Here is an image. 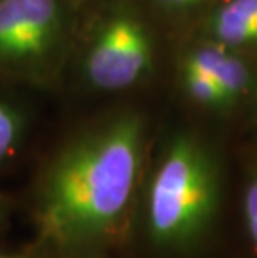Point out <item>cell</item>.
<instances>
[{
	"label": "cell",
	"instance_id": "6da1fadb",
	"mask_svg": "<svg viewBox=\"0 0 257 258\" xmlns=\"http://www.w3.org/2000/svg\"><path fill=\"white\" fill-rule=\"evenodd\" d=\"M140 145L142 125L132 115L70 144L43 180L42 233L65 248L89 246L111 235L132 199Z\"/></svg>",
	"mask_w": 257,
	"mask_h": 258
},
{
	"label": "cell",
	"instance_id": "7a4b0ae2",
	"mask_svg": "<svg viewBox=\"0 0 257 258\" xmlns=\"http://www.w3.org/2000/svg\"><path fill=\"white\" fill-rule=\"evenodd\" d=\"M219 175L199 142L179 137L152 177L147 223L152 241L166 250H189L205 237L219 207Z\"/></svg>",
	"mask_w": 257,
	"mask_h": 258
},
{
	"label": "cell",
	"instance_id": "3957f363",
	"mask_svg": "<svg viewBox=\"0 0 257 258\" xmlns=\"http://www.w3.org/2000/svg\"><path fill=\"white\" fill-rule=\"evenodd\" d=\"M150 65V42L139 22L116 17L97 35L87 57V75L95 87L119 90L132 85Z\"/></svg>",
	"mask_w": 257,
	"mask_h": 258
},
{
	"label": "cell",
	"instance_id": "277c9868",
	"mask_svg": "<svg viewBox=\"0 0 257 258\" xmlns=\"http://www.w3.org/2000/svg\"><path fill=\"white\" fill-rule=\"evenodd\" d=\"M59 29L57 0H0V58H35Z\"/></svg>",
	"mask_w": 257,
	"mask_h": 258
},
{
	"label": "cell",
	"instance_id": "5b68a950",
	"mask_svg": "<svg viewBox=\"0 0 257 258\" xmlns=\"http://www.w3.org/2000/svg\"><path fill=\"white\" fill-rule=\"evenodd\" d=\"M185 65L209 74L221 85L229 102L239 97L249 84V74L245 65L216 45H207L195 50L187 58Z\"/></svg>",
	"mask_w": 257,
	"mask_h": 258
},
{
	"label": "cell",
	"instance_id": "8992f818",
	"mask_svg": "<svg viewBox=\"0 0 257 258\" xmlns=\"http://www.w3.org/2000/svg\"><path fill=\"white\" fill-rule=\"evenodd\" d=\"M217 38L227 45L257 42V0H231L212 22Z\"/></svg>",
	"mask_w": 257,
	"mask_h": 258
},
{
	"label": "cell",
	"instance_id": "52a82bcc",
	"mask_svg": "<svg viewBox=\"0 0 257 258\" xmlns=\"http://www.w3.org/2000/svg\"><path fill=\"white\" fill-rule=\"evenodd\" d=\"M184 79H185V85H187L189 93L197 102L207 103V105H219V103L229 102V98L221 89V85H219L209 74L185 65Z\"/></svg>",
	"mask_w": 257,
	"mask_h": 258
},
{
	"label": "cell",
	"instance_id": "ba28073f",
	"mask_svg": "<svg viewBox=\"0 0 257 258\" xmlns=\"http://www.w3.org/2000/svg\"><path fill=\"white\" fill-rule=\"evenodd\" d=\"M19 118L10 108L0 103V162L10 155L19 139Z\"/></svg>",
	"mask_w": 257,
	"mask_h": 258
},
{
	"label": "cell",
	"instance_id": "9c48e42d",
	"mask_svg": "<svg viewBox=\"0 0 257 258\" xmlns=\"http://www.w3.org/2000/svg\"><path fill=\"white\" fill-rule=\"evenodd\" d=\"M244 222L250 246L257 255V172L250 178L244 194Z\"/></svg>",
	"mask_w": 257,
	"mask_h": 258
},
{
	"label": "cell",
	"instance_id": "30bf717a",
	"mask_svg": "<svg viewBox=\"0 0 257 258\" xmlns=\"http://www.w3.org/2000/svg\"><path fill=\"white\" fill-rule=\"evenodd\" d=\"M161 2H166V4H172V5H187V4L197 2V0H161Z\"/></svg>",
	"mask_w": 257,
	"mask_h": 258
},
{
	"label": "cell",
	"instance_id": "8fae6325",
	"mask_svg": "<svg viewBox=\"0 0 257 258\" xmlns=\"http://www.w3.org/2000/svg\"><path fill=\"white\" fill-rule=\"evenodd\" d=\"M0 258H22V256H12V255H0Z\"/></svg>",
	"mask_w": 257,
	"mask_h": 258
}]
</instances>
